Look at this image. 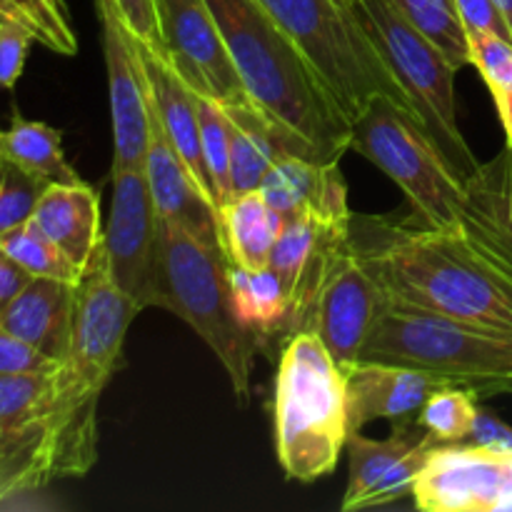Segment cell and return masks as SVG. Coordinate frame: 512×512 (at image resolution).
Returning <instances> with one entry per match:
<instances>
[{
	"label": "cell",
	"instance_id": "cell-1",
	"mask_svg": "<svg viewBox=\"0 0 512 512\" xmlns=\"http://www.w3.org/2000/svg\"><path fill=\"white\" fill-rule=\"evenodd\" d=\"M348 243L390 308L512 333V273L465 228H430L415 213L353 215Z\"/></svg>",
	"mask_w": 512,
	"mask_h": 512
},
{
	"label": "cell",
	"instance_id": "cell-2",
	"mask_svg": "<svg viewBox=\"0 0 512 512\" xmlns=\"http://www.w3.org/2000/svg\"><path fill=\"white\" fill-rule=\"evenodd\" d=\"M248 98L288 138L290 153L333 165L353 123L308 55L258 0H208Z\"/></svg>",
	"mask_w": 512,
	"mask_h": 512
},
{
	"label": "cell",
	"instance_id": "cell-3",
	"mask_svg": "<svg viewBox=\"0 0 512 512\" xmlns=\"http://www.w3.org/2000/svg\"><path fill=\"white\" fill-rule=\"evenodd\" d=\"M140 305L118 288L100 243L75 290L73 333L50 380L53 478H83L98 460V403L123 358Z\"/></svg>",
	"mask_w": 512,
	"mask_h": 512
},
{
	"label": "cell",
	"instance_id": "cell-4",
	"mask_svg": "<svg viewBox=\"0 0 512 512\" xmlns=\"http://www.w3.org/2000/svg\"><path fill=\"white\" fill-rule=\"evenodd\" d=\"M275 453L285 478L315 483L338 465L348 443V380L310 330L290 335L273 390Z\"/></svg>",
	"mask_w": 512,
	"mask_h": 512
},
{
	"label": "cell",
	"instance_id": "cell-5",
	"mask_svg": "<svg viewBox=\"0 0 512 512\" xmlns=\"http://www.w3.org/2000/svg\"><path fill=\"white\" fill-rule=\"evenodd\" d=\"M163 310L178 315L223 363L240 405L250 398V375L263 335L243 328L230 305L228 255L220 240L200 238L185 225L160 220Z\"/></svg>",
	"mask_w": 512,
	"mask_h": 512
},
{
	"label": "cell",
	"instance_id": "cell-6",
	"mask_svg": "<svg viewBox=\"0 0 512 512\" xmlns=\"http://www.w3.org/2000/svg\"><path fill=\"white\" fill-rule=\"evenodd\" d=\"M360 360L423 368L475 398L512 395V333L418 310L388 308Z\"/></svg>",
	"mask_w": 512,
	"mask_h": 512
},
{
	"label": "cell",
	"instance_id": "cell-7",
	"mask_svg": "<svg viewBox=\"0 0 512 512\" xmlns=\"http://www.w3.org/2000/svg\"><path fill=\"white\" fill-rule=\"evenodd\" d=\"M303 48L350 123L375 95H388L415 115L363 23L338 0H258ZM418 118V115H415Z\"/></svg>",
	"mask_w": 512,
	"mask_h": 512
},
{
	"label": "cell",
	"instance_id": "cell-8",
	"mask_svg": "<svg viewBox=\"0 0 512 512\" xmlns=\"http://www.w3.org/2000/svg\"><path fill=\"white\" fill-rule=\"evenodd\" d=\"M350 150L383 170L430 228L463 225L465 180L443 158L413 113L388 95H375L353 120Z\"/></svg>",
	"mask_w": 512,
	"mask_h": 512
},
{
	"label": "cell",
	"instance_id": "cell-9",
	"mask_svg": "<svg viewBox=\"0 0 512 512\" xmlns=\"http://www.w3.org/2000/svg\"><path fill=\"white\" fill-rule=\"evenodd\" d=\"M355 15L393 78L408 95L420 125L430 135L435 148L443 153L460 178L468 180L478 170L480 160L473 155L458 125V105H455L458 68L428 38H423L390 5V0H358Z\"/></svg>",
	"mask_w": 512,
	"mask_h": 512
},
{
	"label": "cell",
	"instance_id": "cell-10",
	"mask_svg": "<svg viewBox=\"0 0 512 512\" xmlns=\"http://www.w3.org/2000/svg\"><path fill=\"white\" fill-rule=\"evenodd\" d=\"M113 198L103 235L110 278L140 308H163L160 268V218L155 210L145 168L110 170Z\"/></svg>",
	"mask_w": 512,
	"mask_h": 512
},
{
	"label": "cell",
	"instance_id": "cell-11",
	"mask_svg": "<svg viewBox=\"0 0 512 512\" xmlns=\"http://www.w3.org/2000/svg\"><path fill=\"white\" fill-rule=\"evenodd\" d=\"M53 373L0 378V503L55 480L48 415Z\"/></svg>",
	"mask_w": 512,
	"mask_h": 512
},
{
	"label": "cell",
	"instance_id": "cell-12",
	"mask_svg": "<svg viewBox=\"0 0 512 512\" xmlns=\"http://www.w3.org/2000/svg\"><path fill=\"white\" fill-rule=\"evenodd\" d=\"M390 308L388 295L350 243L335 253L310 308L305 330L318 335L340 368L360 360L380 315Z\"/></svg>",
	"mask_w": 512,
	"mask_h": 512
},
{
	"label": "cell",
	"instance_id": "cell-13",
	"mask_svg": "<svg viewBox=\"0 0 512 512\" xmlns=\"http://www.w3.org/2000/svg\"><path fill=\"white\" fill-rule=\"evenodd\" d=\"M165 58L195 90L223 105L245 103L238 70L230 60L208 0H153Z\"/></svg>",
	"mask_w": 512,
	"mask_h": 512
},
{
	"label": "cell",
	"instance_id": "cell-14",
	"mask_svg": "<svg viewBox=\"0 0 512 512\" xmlns=\"http://www.w3.org/2000/svg\"><path fill=\"white\" fill-rule=\"evenodd\" d=\"M425 512H512V455L438 443L413 488Z\"/></svg>",
	"mask_w": 512,
	"mask_h": 512
},
{
	"label": "cell",
	"instance_id": "cell-15",
	"mask_svg": "<svg viewBox=\"0 0 512 512\" xmlns=\"http://www.w3.org/2000/svg\"><path fill=\"white\" fill-rule=\"evenodd\" d=\"M103 30V55L108 70L110 120H113L115 168H145L150 133V90L140 43L125 23L115 0H95Z\"/></svg>",
	"mask_w": 512,
	"mask_h": 512
},
{
	"label": "cell",
	"instance_id": "cell-16",
	"mask_svg": "<svg viewBox=\"0 0 512 512\" xmlns=\"http://www.w3.org/2000/svg\"><path fill=\"white\" fill-rule=\"evenodd\" d=\"M345 380L350 433H358L373 420H390L393 428L415 425L430 395L450 385L423 368L378 360H358L345 368Z\"/></svg>",
	"mask_w": 512,
	"mask_h": 512
},
{
	"label": "cell",
	"instance_id": "cell-17",
	"mask_svg": "<svg viewBox=\"0 0 512 512\" xmlns=\"http://www.w3.org/2000/svg\"><path fill=\"white\" fill-rule=\"evenodd\" d=\"M145 175H148L150 193H153L155 210L160 220L180 223L190 233L208 240H220L218 208L203 193L198 180L175 145L170 143L153 103H150V133L148 153H145Z\"/></svg>",
	"mask_w": 512,
	"mask_h": 512
},
{
	"label": "cell",
	"instance_id": "cell-18",
	"mask_svg": "<svg viewBox=\"0 0 512 512\" xmlns=\"http://www.w3.org/2000/svg\"><path fill=\"white\" fill-rule=\"evenodd\" d=\"M260 193L285 218L313 215L333 225H350L353 220L340 163L325 165L298 155H283L265 175Z\"/></svg>",
	"mask_w": 512,
	"mask_h": 512
},
{
	"label": "cell",
	"instance_id": "cell-19",
	"mask_svg": "<svg viewBox=\"0 0 512 512\" xmlns=\"http://www.w3.org/2000/svg\"><path fill=\"white\" fill-rule=\"evenodd\" d=\"M463 228L512 273V148L480 163L465 180Z\"/></svg>",
	"mask_w": 512,
	"mask_h": 512
},
{
	"label": "cell",
	"instance_id": "cell-20",
	"mask_svg": "<svg viewBox=\"0 0 512 512\" xmlns=\"http://www.w3.org/2000/svg\"><path fill=\"white\" fill-rule=\"evenodd\" d=\"M75 290L65 280L33 278L0 313V325L60 363L73 333Z\"/></svg>",
	"mask_w": 512,
	"mask_h": 512
},
{
	"label": "cell",
	"instance_id": "cell-21",
	"mask_svg": "<svg viewBox=\"0 0 512 512\" xmlns=\"http://www.w3.org/2000/svg\"><path fill=\"white\" fill-rule=\"evenodd\" d=\"M140 58H143L145 75H148L150 103H153L155 113H158L170 143L175 145L180 158L185 160V165L190 168L193 178L198 180V185L203 188V193L213 200L208 168H205L203 158V140H200V115L195 90L175 73V68L168 60L155 55L153 50L145 48L143 43H140ZM215 208H218V205H215Z\"/></svg>",
	"mask_w": 512,
	"mask_h": 512
},
{
	"label": "cell",
	"instance_id": "cell-22",
	"mask_svg": "<svg viewBox=\"0 0 512 512\" xmlns=\"http://www.w3.org/2000/svg\"><path fill=\"white\" fill-rule=\"evenodd\" d=\"M33 220L80 270L88 268L103 243L100 195L83 180L50 185L35 208Z\"/></svg>",
	"mask_w": 512,
	"mask_h": 512
},
{
	"label": "cell",
	"instance_id": "cell-23",
	"mask_svg": "<svg viewBox=\"0 0 512 512\" xmlns=\"http://www.w3.org/2000/svg\"><path fill=\"white\" fill-rule=\"evenodd\" d=\"M230 118V180L233 193L260 190L275 160L290 153V143L278 125L253 103L225 105Z\"/></svg>",
	"mask_w": 512,
	"mask_h": 512
},
{
	"label": "cell",
	"instance_id": "cell-24",
	"mask_svg": "<svg viewBox=\"0 0 512 512\" xmlns=\"http://www.w3.org/2000/svg\"><path fill=\"white\" fill-rule=\"evenodd\" d=\"M283 225L285 215L278 213L260 190L235 195L218 208L220 243L230 263H238L240 268H268Z\"/></svg>",
	"mask_w": 512,
	"mask_h": 512
},
{
	"label": "cell",
	"instance_id": "cell-25",
	"mask_svg": "<svg viewBox=\"0 0 512 512\" xmlns=\"http://www.w3.org/2000/svg\"><path fill=\"white\" fill-rule=\"evenodd\" d=\"M230 305L243 328L255 330L263 338L288 330L290 293L273 268L248 270L228 260Z\"/></svg>",
	"mask_w": 512,
	"mask_h": 512
},
{
	"label": "cell",
	"instance_id": "cell-26",
	"mask_svg": "<svg viewBox=\"0 0 512 512\" xmlns=\"http://www.w3.org/2000/svg\"><path fill=\"white\" fill-rule=\"evenodd\" d=\"M428 430L420 423L415 425H398L385 440L365 438L363 433H348V488H345L343 508L345 512H353L360 508L365 495L375 488L380 478L408 453L410 448L425 438Z\"/></svg>",
	"mask_w": 512,
	"mask_h": 512
},
{
	"label": "cell",
	"instance_id": "cell-27",
	"mask_svg": "<svg viewBox=\"0 0 512 512\" xmlns=\"http://www.w3.org/2000/svg\"><path fill=\"white\" fill-rule=\"evenodd\" d=\"M0 158H8L50 185L80 183V175L63 153V135L48 123L13 115L8 130H0Z\"/></svg>",
	"mask_w": 512,
	"mask_h": 512
},
{
	"label": "cell",
	"instance_id": "cell-28",
	"mask_svg": "<svg viewBox=\"0 0 512 512\" xmlns=\"http://www.w3.org/2000/svg\"><path fill=\"white\" fill-rule=\"evenodd\" d=\"M395 10L428 38L455 68L470 65L468 30L455 0H390Z\"/></svg>",
	"mask_w": 512,
	"mask_h": 512
},
{
	"label": "cell",
	"instance_id": "cell-29",
	"mask_svg": "<svg viewBox=\"0 0 512 512\" xmlns=\"http://www.w3.org/2000/svg\"><path fill=\"white\" fill-rule=\"evenodd\" d=\"M0 245L33 278H55L75 285L83 278V270L43 233V228L33 218L0 235Z\"/></svg>",
	"mask_w": 512,
	"mask_h": 512
},
{
	"label": "cell",
	"instance_id": "cell-30",
	"mask_svg": "<svg viewBox=\"0 0 512 512\" xmlns=\"http://www.w3.org/2000/svg\"><path fill=\"white\" fill-rule=\"evenodd\" d=\"M0 18L23 25L40 45L53 53H78V38L63 0H0Z\"/></svg>",
	"mask_w": 512,
	"mask_h": 512
},
{
	"label": "cell",
	"instance_id": "cell-31",
	"mask_svg": "<svg viewBox=\"0 0 512 512\" xmlns=\"http://www.w3.org/2000/svg\"><path fill=\"white\" fill-rule=\"evenodd\" d=\"M200 115V140H203V158L208 168L210 190L215 205H225L235 198L233 180H230V118L225 105L213 98L195 93Z\"/></svg>",
	"mask_w": 512,
	"mask_h": 512
},
{
	"label": "cell",
	"instance_id": "cell-32",
	"mask_svg": "<svg viewBox=\"0 0 512 512\" xmlns=\"http://www.w3.org/2000/svg\"><path fill=\"white\" fill-rule=\"evenodd\" d=\"M470 65L490 88L505 135L512 138V40L495 33H468Z\"/></svg>",
	"mask_w": 512,
	"mask_h": 512
},
{
	"label": "cell",
	"instance_id": "cell-33",
	"mask_svg": "<svg viewBox=\"0 0 512 512\" xmlns=\"http://www.w3.org/2000/svg\"><path fill=\"white\" fill-rule=\"evenodd\" d=\"M478 415V398L458 385H445L433 393L420 413L418 423L438 443H465Z\"/></svg>",
	"mask_w": 512,
	"mask_h": 512
},
{
	"label": "cell",
	"instance_id": "cell-34",
	"mask_svg": "<svg viewBox=\"0 0 512 512\" xmlns=\"http://www.w3.org/2000/svg\"><path fill=\"white\" fill-rule=\"evenodd\" d=\"M48 188V180L28 173L13 160L0 158V235L33 218Z\"/></svg>",
	"mask_w": 512,
	"mask_h": 512
},
{
	"label": "cell",
	"instance_id": "cell-35",
	"mask_svg": "<svg viewBox=\"0 0 512 512\" xmlns=\"http://www.w3.org/2000/svg\"><path fill=\"white\" fill-rule=\"evenodd\" d=\"M435 445H438V440L430 433H425V438L420 440L415 448H410L408 453H405L403 458L375 483V488L365 495L358 510L385 508V505H393L403 498H413L415 483H418L420 473H423L425 463H428Z\"/></svg>",
	"mask_w": 512,
	"mask_h": 512
},
{
	"label": "cell",
	"instance_id": "cell-36",
	"mask_svg": "<svg viewBox=\"0 0 512 512\" xmlns=\"http://www.w3.org/2000/svg\"><path fill=\"white\" fill-rule=\"evenodd\" d=\"M58 365V360L43 355L38 348H33L0 325V378H5V375L53 373Z\"/></svg>",
	"mask_w": 512,
	"mask_h": 512
},
{
	"label": "cell",
	"instance_id": "cell-37",
	"mask_svg": "<svg viewBox=\"0 0 512 512\" xmlns=\"http://www.w3.org/2000/svg\"><path fill=\"white\" fill-rule=\"evenodd\" d=\"M33 35L23 25L0 18V85L8 90L15 88L25 68V58L30 53Z\"/></svg>",
	"mask_w": 512,
	"mask_h": 512
},
{
	"label": "cell",
	"instance_id": "cell-38",
	"mask_svg": "<svg viewBox=\"0 0 512 512\" xmlns=\"http://www.w3.org/2000/svg\"><path fill=\"white\" fill-rule=\"evenodd\" d=\"M115 3H118L120 13H123L128 28L135 33V38H138L145 48L153 50L155 55L165 58L163 38H160L158 28V13H155L153 0H115Z\"/></svg>",
	"mask_w": 512,
	"mask_h": 512
},
{
	"label": "cell",
	"instance_id": "cell-39",
	"mask_svg": "<svg viewBox=\"0 0 512 512\" xmlns=\"http://www.w3.org/2000/svg\"><path fill=\"white\" fill-rule=\"evenodd\" d=\"M455 3H458V13L468 33L480 30V33H495L512 40L508 20L495 0H455Z\"/></svg>",
	"mask_w": 512,
	"mask_h": 512
},
{
	"label": "cell",
	"instance_id": "cell-40",
	"mask_svg": "<svg viewBox=\"0 0 512 512\" xmlns=\"http://www.w3.org/2000/svg\"><path fill=\"white\" fill-rule=\"evenodd\" d=\"M465 443H473L478 448L490 450V453L512 455V428L500 418H495L493 413H488V410L478 408L473 430H470Z\"/></svg>",
	"mask_w": 512,
	"mask_h": 512
},
{
	"label": "cell",
	"instance_id": "cell-41",
	"mask_svg": "<svg viewBox=\"0 0 512 512\" xmlns=\"http://www.w3.org/2000/svg\"><path fill=\"white\" fill-rule=\"evenodd\" d=\"M33 280V275L8 255V250L0 245V313L15 300V295Z\"/></svg>",
	"mask_w": 512,
	"mask_h": 512
},
{
	"label": "cell",
	"instance_id": "cell-42",
	"mask_svg": "<svg viewBox=\"0 0 512 512\" xmlns=\"http://www.w3.org/2000/svg\"><path fill=\"white\" fill-rule=\"evenodd\" d=\"M495 3L500 5V10H503L505 20H508V25H510V30H512V0H495Z\"/></svg>",
	"mask_w": 512,
	"mask_h": 512
},
{
	"label": "cell",
	"instance_id": "cell-43",
	"mask_svg": "<svg viewBox=\"0 0 512 512\" xmlns=\"http://www.w3.org/2000/svg\"><path fill=\"white\" fill-rule=\"evenodd\" d=\"M340 5H345L348 10H355V5H358V0H338Z\"/></svg>",
	"mask_w": 512,
	"mask_h": 512
},
{
	"label": "cell",
	"instance_id": "cell-44",
	"mask_svg": "<svg viewBox=\"0 0 512 512\" xmlns=\"http://www.w3.org/2000/svg\"><path fill=\"white\" fill-rule=\"evenodd\" d=\"M508 145H510V148H512V138H508Z\"/></svg>",
	"mask_w": 512,
	"mask_h": 512
}]
</instances>
